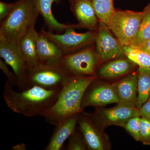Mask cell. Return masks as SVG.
Wrapping results in <instances>:
<instances>
[{
  "label": "cell",
  "mask_w": 150,
  "mask_h": 150,
  "mask_svg": "<svg viewBox=\"0 0 150 150\" xmlns=\"http://www.w3.org/2000/svg\"><path fill=\"white\" fill-rule=\"evenodd\" d=\"M61 89H47L33 86L17 92L8 81L4 91V98L7 106L13 112L26 117L41 115L56 101Z\"/></svg>",
  "instance_id": "6da1fadb"
},
{
  "label": "cell",
  "mask_w": 150,
  "mask_h": 150,
  "mask_svg": "<svg viewBox=\"0 0 150 150\" xmlns=\"http://www.w3.org/2000/svg\"><path fill=\"white\" fill-rule=\"evenodd\" d=\"M95 79L94 76H69L54 104L40 116L46 122L56 126L71 115L79 113L82 110V100L85 92Z\"/></svg>",
  "instance_id": "7a4b0ae2"
},
{
  "label": "cell",
  "mask_w": 150,
  "mask_h": 150,
  "mask_svg": "<svg viewBox=\"0 0 150 150\" xmlns=\"http://www.w3.org/2000/svg\"><path fill=\"white\" fill-rule=\"evenodd\" d=\"M13 3L10 13L0 22V39L19 44L35 26L40 14L34 0H16Z\"/></svg>",
  "instance_id": "3957f363"
},
{
  "label": "cell",
  "mask_w": 150,
  "mask_h": 150,
  "mask_svg": "<svg viewBox=\"0 0 150 150\" xmlns=\"http://www.w3.org/2000/svg\"><path fill=\"white\" fill-rule=\"evenodd\" d=\"M99 56L91 46L66 54L56 64L69 76H94Z\"/></svg>",
  "instance_id": "277c9868"
},
{
  "label": "cell",
  "mask_w": 150,
  "mask_h": 150,
  "mask_svg": "<svg viewBox=\"0 0 150 150\" xmlns=\"http://www.w3.org/2000/svg\"><path fill=\"white\" fill-rule=\"evenodd\" d=\"M144 11H115L108 28L122 46H130L137 37Z\"/></svg>",
  "instance_id": "5b68a950"
},
{
  "label": "cell",
  "mask_w": 150,
  "mask_h": 150,
  "mask_svg": "<svg viewBox=\"0 0 150 150\" xmlns=\"http://www.w3.org/2000/svg\"><path fill=\"white\" fill-rule=\"evenodd\" d=\"M69 76L56 65L39 62L30 69L23 90L33 86L47 89H61Z\"/></svg>",
  "instance_id": "8992f818"
},
{
  "label": "cell",
  "mask_w": 150,
  "mask_h": 150,
  "mask_svg": "<svg viewBox=\"0 0 150 150\" xmlns=\"http://www.w3.org/2000/svg\"><path fill=\"white\" fill-rule=\"evenodd\" d=\"M76 28H69L63 33H54L44 29L40 32L54 42L66 55L76 52L78 49L89 46L95 41L96 34L93 31L78 33L75 30Z\"/></svg>",
  "instance_id": "52a82bcc"
},
{
  "label": "cell",
  "mask_w": 150,
  "mask_h": 150,
  "mask_svg": "<svg viewBox=\"0 0 150 150\" xmlns=\"http://www.w3.org/2000/svg\"><path fill=\"white\" fill-rule=\"evenodd\" d=\"M0 56L11 67L16 76L17 86L22 91L30 70L19 44L0 39Z\"/></svg>",
  "instance_id": "ba28073f"
},
{
  "label": "cell",
  "mask_w": 150,
  "mask_h": 150,
  "mask_svg": "<svg viewBox=\"0 0 150 150\" xmlns=\"http://www.w3.org/2000/svg\"><path fill=\"white\" fill-rule=\"evenodd\" d=\"M95 42L96 51L103 61L118 58L124 54L123 46L112 36L108 26L100 21Z\"/></svg>",
  "instance_id": "9c48e42d"
},
{
  "label": "cell",
  "mask_w": 150,
  "mask_h": 150,
  "mask_svg": "<svg viewBox=\"0 0 150 150\" xmlns=\"http://www.w3.org/2000/svg\"><path fill=\"white\" fill-rule=\"evenodd\" d=\"M140 116L139 110L136 106L118 104L117 106L100 111L95 116L104 126L116 125L123 126L130 118Z\"/></svg>",
  "instance_id": "30bf717a"
},
{
  "label": "cell",
  "mask_w": 150,
  "mask_h": 150,
  "mask_svg": "<svg viewBox=\"0 0 150 150\" xmlns=\"http://www.w3.org/2000/svg\"><path fill=\"white\" fill-rule=\"evenodd\" d=\"M85 92L81 108L86 106H100L112 103H118L117 94L112 85H100L90 88Z\"/></svg>",
  "instance_id": "8fae6325"
},
{
  "label": "cell",
  "mask_w": 150,
  "mask_h": 150,
  "mask_svg": "<svg viewBox=\"0 0 150 150\" xmlns=\"http://www.w3.org/2000/svg\"><path fill=\"white\" fill-rule=\"evenodd\" d=\"M118 99V104L136 106L138 97V74H133L112 84Z\"/></svg>",
  "instance_id": "7c38bea8"
},
{
  "label": "cell",
  "mask_w": 150,
  "mask_h": 150,
  "mask_svg": "<svg viewBox=\"0 0 150 150\" xmlns=\"http://www.w3.org/2000/svg\"><path fill=\"white\" fill-rule=\"evenodd\" d=\"M79 113H76L64 119L56 125L54 133L45 150H60L67 139L74 132L78 122Z\"/></svg>",
  "instance_id": "4fadbf2b"
},
{
  "label": "cell",
  "mask_w": 150,
  "mask_h": 150,
  "mask_svg": "<svg viewBox=\"0 0 150 150\" xmlns=\"http://www.w3.org/2000/svg\"><path fill=\"white\" fill-rule=\"evenodd\" d=\"M69 2L80 27L93 29L97 24L98 18L91 0H72Z\"/></svg>",
  "instance_id": "5bb4252c"
},
{
  "label": "cell",
  "mask_w": 150,
  "mask_h": 150,
  "mask_svg": "<svg viewBox=\"0 0 150 150\" xmlns=\"http://www.w3.org/2000/svg\"><path fill=\"white\" fill-rule=\"evenodd\" d=\"M39 14L43 17L44 23L48 30L56 33H61L69 28L80 27L79 24L71 25L64 24L59 22L53 15L52 6L54 3L59 4L62 0H34Z\"/></svg>",
  "instance_id": "9a60e30c"
},
{
  "label": "cell",
  "mask_w": 150,
  "mask_h": 150,
  "mask_svg": "<svg viewBox=\"0 0 150 150\" xmlns=\"http://www.w3.org/2000/svg\"><path fill=\"white\" fill-rule=\"evenodd\" d=\"M36 46L39 61L43 64L56 65L65 55L57 45L40 32L36 38Z\"/></svg>",
  "instance_id": "2e32d148"
},
{
  "label": "cell",
  "mask_w": 150,
  "mask_h": 150,
  "mask_svg": "<svg viewBox=\"0 0 150 150\" xmlns=\"http://www.w3.org/2000/svg\"><path fill=\"white\" fill-rule=\"evenodd\" d=\"M38 33L35 26L31 28L20 40V49L30 69L40 62L38 55L36 38Z\"/></svg>",
  "instance_id": "e0dca14e"
},
{
  "label": "cell",
  "mask_w": 150,
  "mask_h": 150,
  "mask_svg": "<svg viewBox=\"0 0 150 150\" xmlns=\"http://www.w3.org/2000/svg\"><path fill=\"white\" fill-rule=\"evenodd\" d=\"M79 118L80 129L88 149L92 150H103L104 145L102 139L92 122L86 116H81Z\"/></svg>",
  "instance_id": "ac0fdd59"
},
{
  "label": "cell",
  "mask_w": 150,
  "mask_h": 150,
  "mask_svg": "<svg viewBox=\"0 0 150 150\" xmlns=\"http://www.w3.org/2000/svg\"><path fill=\"white\" fill-rule=\"evenodd\" d=\"M131 64L128 60L119 59L109 62L101 67L98 75L101 77L112 79L126 74L131 70Z\"/></svg>",
  "instance_id": "d6986e66"
},
{
  "label": "cell",
  "mask_w": 150,
  "mask_h": 150,
  "mask_svg": "<svg viewBox=\"0 0 150 150\" xmlns=\"http://www.w3.org/2000/svg\"><path fill=\"white\" fill-rule=\"evenodd\" d=\"M138 97L136 106L139 109L150 94V70L139 68L138 71Z\"/></svg>",
  "instance_id": "ffe728a7"
},
{
  "label": "cell",
  "mask_w": 150,
  "mask_h": 150,
  "mask_svg": "<svg viewBox=\"0 0 150 150\" xmlns=\"http://www.w3.org/2000/svg\"><path fill=\"white\" fill-rule=\"evenodd\" d=\"M93 6L99 21L108 26L115 12L113 0H91Z\"/></svg>",
  "instance_id": "44dd1931"
},
{
  "label": "cell",
  "mask_w": 150,
  "mask_h": 150,
  "mask_svg": "<svg viewBox=\"0 0 150 150\" xmlns=\"http://www.w3.org/2000/svg\"><path fill=\"white\" fill-rule=\"evenodd\" d=\"M124 54L130 61L140 68L150 70V55L144 51L131 46H123Z\"/></svg>",
  "instance_id": "7402d4cb"
},
{
  "label": "cell",
  "mask_w": 150,
  "mask_h": 150,
  "mask_svg": "<svg viewBox=\"0 0 150 150\" xmlns=\"http://www.w3.org/2000/svg\"><path fill=\"white\" fill-rule=\"evenodd\" d=\"M136 39L130 46L136 47L150 39V4L146 8Z\"/></svg>",
  "instance_id": "603a6c76"
},
{
  "label": "cell",
  "mask_w": 150,
  "mask_h": 150,
  "mask_svg": "<svg viewBox=\"0 0 150 150\" xmlns=\"http://www.w3.org/2000/svg\"><path fill=\"white\" fill-rule=\"evenodd\" d=\"M140 118V116L132 117L126 121L122 126L129 132L134 139L139 142L141 140Z\"/></svg>",
  "instance_id": "cb8c5ba5"
},
{
  "label": "cell",
  "mask_w": 150,
  "mask_h": 150,
  "mask_svg": "<svg viewBox=\"0 0 150 150\" xmlns=\"http://www.w3.org/2000/svg\"><path fill=\"white\" fill-rule=\"evenodd\" d=\"M140 124V142L144 145L150 146V120L141 117Z\"/></svg>",
  "instance_id": "d4e9b609"
},
{
  "label": "cell",
  "mask_w": 150,
  "mask_h": 150,
  "mask_svg": "<svg viewBox=\"0 0 150 150\" xmlns=\"http://www.w3.org/2000/svg\"><path fill=\"white\" fill-rule=\"evenodd\" d=\"M75 131L69 137L67 145L68 150H84L88 149L83 137L75 134Z\"/></svg>",
  "instance_id": "484cf974"
},
{
  "label": "cell",
  "mask_w": 150,
  "mask_h": 150,
  "mask_svg": "<svg viewBox=\"0 0 150 150\" xmlns=\"http://www.w3.org/2000/svg\"><path fill=\"white\" fill-rule=\"evenodd\" d=\"M8 65L2 59H0V69L8 79V81L12 86H17V81L13 72L11 71Z\"/></svg>",
  "instance_id": "4316f807"
},
{
  "label": "cell",
  "mask_w": 150,
  "mask_h": 150,
  "mask_svg": "<svg viewBox=\"0 0 150 150\" xmlns=\"http://www.w3.org/2000/svg\"><path fill=\"white\" fill-rule=\"evenodd\" d=\"M14 3H8L0 1V22L3 21L10 13L13 7Z\"/></svg>",
  "instance_id": "83f0119b"
},
{
  "label": "cell",
  "mask_w": 150,
  "mask_h": 150,
  "mask_svg": "<svg viewBox=\"0 0 150 150\" xmlns=\"http://www.w3.org/2000/svg\"><path fill=\"white\" fill-rule=\"evenodd\" d=\"M141 117L148 118L150 120V101L147 100L141 106L139 109Z\"/></svg>",
  "instance_id": "f1b7e54d"
},
{
  "label": "cell",
  "mask_w": 150,
  "mask_h": 150,
  "mask_svg": "<svg viewBox=\"0 0 150 150\" xmlns=\"http://www.w3.org/2000/svg\"><path fill=\"white\" fill-rule=\"evenodd\" d=\"M134 47L139 48L150 55V39L139 46Z\"/></svg>",
  "instance_id": "f546056e"
},
{
  "label": "cell",
  "mask_w": 150,
  "mask_h": 150,
  "mask_svg": "<svg viewBox=\"0 0 150 150\" xmlns=\"http://www.w3.org/2000/svg\"><path fill=\"white\" fill-rule=\"evenodd\" d=\"M13 149L14 150H23L26 149V147H25V145L23 144H21L16 145L15 146L13 147Z\"/></svg>",
  "instance_id": "4dcf8cb0"
},
{
  "label": "cell",
  "mask_w": 150,
  "mask_h": 150,
  "mask_svg": "<svg viewBox=\"0 0 150 150\" xmlns=\"http://www.w3.org/2000/svg\"><path fill=\"white\" fill-rule=\"evenodd\" d=\"M148 100H149V101H150V94L149 95V98H148Z\"/></svg>",
  "instance_id": "1f68e13d"
},
{
  "label": "cell",
  "mask_w": 150,
  "mask_h": 150,
  "mask_svg": "<svg viewBox=\"0 0 150 150\" xmlns=\"http://www.w3.org/2000/svg\"><path fill=\"white\" fill-rule=\"evenodd\" d=\"M72 1V0H69V1Z\"/></svg>",
  "instance_id": "d6a6232c"
}]
</instances>
